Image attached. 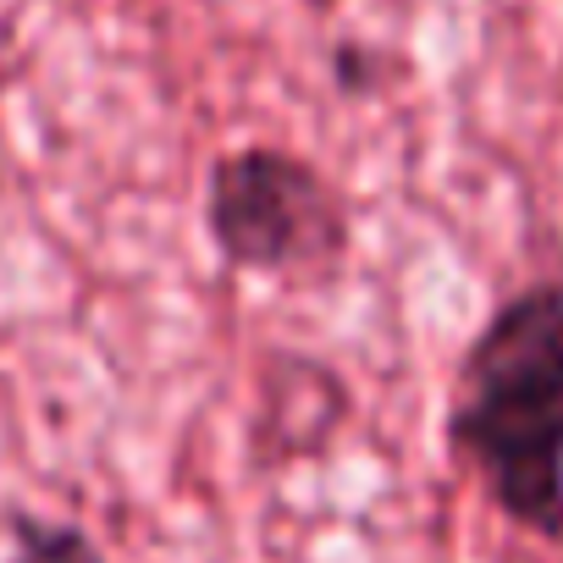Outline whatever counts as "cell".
<instances>
[{"mask_svg":"<svg viewBox=\"0 0 563 563\" xmlns=\"http://www.w3.org/2000/svg\"><path fill=\"white\" fill-rule=\"evenodd\" d=\"M12 563H106L100 547L73 530V525H56V519H18V547H12Z\"/></svg>","mask_w":563,"mask_h":563,"instance_id":"cell-3","label":"cell"},{"mask_svg":"<svg viewBox=\"0 0 563 563\" xmlns=\"http://www.w3.org/2000/svg\"><path fill=\"white\" fill-rule=\"evenodd\" d=\"M448 437L481 492L530 536L563 541V282H536L475 332Z\"/></svg>","mask_w":563,"mask_h":563,"instance_id":"cell-1","label":"cell"},{"mask_svg":"<svg viewBox=\"0 0 563 563\" xmlns=\"http://www.w3.org/2000/svg\"><path fill=\"white\" fill-rule=\"evenodd\" d=\"M216 249L254 276L321 282L349 249V210L338 188L288 150H238L210 166L205 194Z\"/></svg>","mask_w":563,"mask_h":563,"instance_id":"cell-2","label":"cell"}]
</instances>
